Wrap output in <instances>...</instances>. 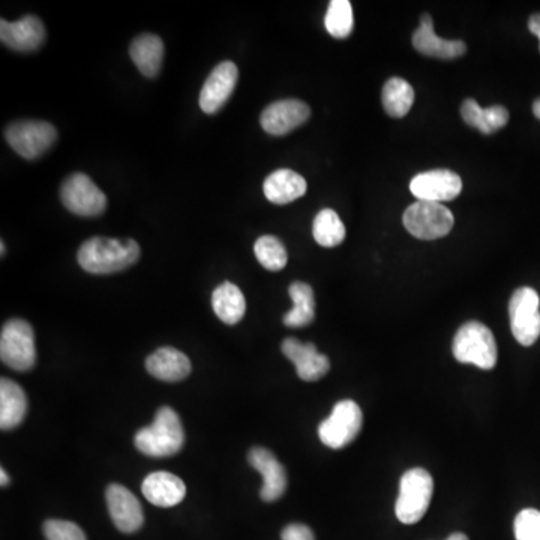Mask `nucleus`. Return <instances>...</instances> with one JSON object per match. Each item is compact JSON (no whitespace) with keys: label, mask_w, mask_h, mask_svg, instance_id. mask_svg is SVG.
<instances>
[{"label":"nucleus","mask_w":540,"mask_h":540,"mask_svg":"<svg viewBox=\"0 0 540 540\" xmlns=\"http://www.w3.org/2000/svg\"><path fill=\"white\" fill-rule=\"evenodd\" d=\"M312 234L318 245L324 248H335L344 242L345 225L335 210L323 209L315 216Z\"/></svg>","instance_id":"obj_28"},{"label":"nucleus","mask_w":540,"mask_h":540,"mask_svg":"<svg viewBox=\"0 0 540 540\" xmlns=\"http://www.w3.org/2000/svg\"><path fill=\"white\" fill-rule=\"evenodd\" d=\"M446 540H468V537L464 533H453Z\"/></svg>","instance_id":"obj_36"},{"label":"nucleus","mask_w":540,"mask_h":540,"mask_svg":"<svg viewBox=\"0 0 540 540\" xmlns=\"http://www.w3.org/2000/svg\"><path fill=\"white\" fill-rule=\"evenodd\" d=\"M63 206L78 216H98L107 207V197L84 173L66 177L60 189Z\"/></svg>","instance_id":"obj_10"},{"label":"nucleus","mask_w":540,"mask_h":540,"mask_svg":"<svg viewBox=\"0 0 540 540\" xmlns=\"http://www.w3.org/2000/svg\"><path fill=\"white\" fill-rule=\"evenodd\" d=\"M405 228L417 239L434 240L446 236L453 228L452 210L434 201H420L411 204L402 216Z\"/></svg>","instance_id":"obj_6"},{"label":"nucleus","mask_w":540,"mask_h":540,"mask_svg":"<svg viewBox=\"0 0 540 540\" xmlns=\"http://www.w3.org/2000/svg\"><path fill=\"white\" fill-rule=\"evenodd\" d=\"M146 369L152 377L173 383L185 380L191 374V362L182 351L173 347H162L147 357Z\"/></svg>","instance_id":"obj_20"},{"label":"nucleus","mask_w":540,"mask_h":540,"mask_svg":"<svg viewBox=\"0 0 540 540\" xmlns=\"http://www.w3.org/2000/svg\"><path fill=\"white\" fill-rule=\"evenodd\" d=\"M410 191L417 200L443 203L461 194L462 180L450 170L425 171L413 177Z\"/></svg>","instance_id":"obj_11"},{"label":"nucleus","mask_w":540,"mask_h":540,"mask_svg":"<svg viewBox=\"0 0 540 540\" xmlns=\"http://www.w3.org/2000/svg\"><path fill=\"white\" fill-rule=\"evenodd\" d=\"M461 116L468 125L479 129L483 134H492L509 122V111L501 105L482 108L474 99L462 102Z\"/></svg>","instance_id":"obj_25"},{"label":"nucleus","mask_w":540,"mask_h":540,"mask_svg":"<svg viewBox=\"0 0 540 540\" xmlns=\"http://www.w3.org/2000/svg\"><path fill=\"white\" fill-rule=\"evenodd\" d=\"M533 113H534V116L537 117V119H540V99H537V101H534Z\"/></svg>","instance_id":"obj_37"},{"label":"nucleus","mask_w":540,"mask_h":540,"mask_svg":"<svg viewBox=\"0 0 540 540\" xmlns=\"http://www.w3.org/2000/svg\"><path fill=\"white\" fill-rule=\"evenodd\" d=\"M140 258V246L132 239L92 237L78 249V264L93 275H110L128 269Z\"/></svg>","instance_id":"obj_1"},{"label":"nucleus","mask_w":540,"mask_h":540,"mask_svg":"<svg viewBox=\"0 0 540 540\" xmlns=\"http://www.w3.org/2000/svg\"><path fill=\"white\" fill-rule=\"evenodd\" d=\"M528 29H530V32L533 33V35H536L537 38H539L540 42V14L531 15L530 20H528Z\"/></svg>","instance_id":"obj_34"},{"label":"nucleus","mask_w":540,"mask_h":540,"mask_svg":"<svg viewBox=\"0 0 540 540\" xmlns=\"http://www.w3.org/2000/svg\"><path fill=\"white\" fill-rule=\"evenodd\" d=\"M434 492V480L423 468H411L402 474L395 504L396 518L402 524H416L425 516Z\"/></svg>","instance_id":"obj_4"},{"label":"nucleus","mask_w":540,"mask_h":540,"mask_svg":"<svg viewBox=\"0 0 540 540\" xmlns=\"http://www.w3.org/2000/svg\"><path fill=\"white\" fill-rule=\"evenodd\" d=\"M146 500L158 507H173L182 503L186 495V486L176 474L156 471L149 474L141 485Z\"/></svg>","instance_id":"obj_19"},{"label":"nucleus","mask_w":540,"mask_h":540,"mask_svg":"<svg viewBox=\"0 0 540 540\" xmlns=\"http://www.w3.org/2000/svg\"><path fill=\"white\" fill-rule=\"evenodd\" d=\"M324 26L333 38L345 39L350 36L354 27L351 3L348 0H332L324 17Z\"/></svg>","instance_id":"obj_30"},{"label":"nucleus","mask_w":540,"mask_h":540,"mask_svg":"<svg viewBox=\"0 0 540 540\" xmlns=\"http://www.w3.org/2000/svg\"><path fill=\"white\" fill-rule=\"evenodd\" d=\"M237 78H239V71L233 62L227 60L215 66L201 89L200 99H198L201 110L206 114H213L224 107L236 87Z\"/></svg>","instance_id":"obj_14"},{"label":"nucleus","mask_w":540,"mask_h":540,"mask_svg":"<svg viewBox=\"0 0 540 540\" xmlns=\"http://www.w3.org/2000/svg\"><path fill=\"white\" fill-rule=\"evenodd\" d=\"M293 308L284 315V324L288 327H305L315 318V297L311 285L305 282H293L288 288Z\"/></svg>","instance_id":"obj_26"},{"label":"nucleus","mask_w":540,"mask_h":540,"mask_svg":"<svg viewBox=\"0 0 540 540\" xmlns=\"http://www.w3.org/2000/svg\"><path fill=\"white\" fill-rule=\"evenodd\" d=\"M363 414L359 405L351 399L339 401L332 413L318 426V437L330 449L348 446L362 429Z\"/></svg>","instance_id":"obj_7"},{"label":"nucleus","mask_w":540,"mask_h":540,"mask_svg":"<svg viewBox=\"0 0 540 540\" xmlns=\"http://www.w3.org/2000/svg\"><path fill=\"white\" fill-rule=\"evenodd\" d=\"M381 101L390 117H404L413 107L414 89L404 78H390L384 84Z\"/></svg>","instance_id":"obj_27"},{"label":"nucleus","mask_w":540,"mask_h":540,"mask_svg":"<svg viewBox=\"0 0 540 540\" xmlns=\"http://www.w3.org/2000/svg\"><path fill=\"white\" fill-rule=\"evenodd\" d=\"M311 116L308 105L299 99L272 102L261 113V126L270 135H285L294 131Z\"/></svg>","instance_id":"obj_12"},{"label":"nucleus","mask_w":540,"mask_h":540,"mask_svg":"<svg viewBox=\"0 0 540 540\" xmlns=\"http://www.w3.org/2000/svg\"><path fill=\"white\" fill-rule=\"evenodd\" d=\"M213 311L225 324H237L246 312V300L240 288L231 282H222L212 294Z\"/></svg>","instance_id":"obj_24"},{"label":"nucleus","mask_w":540,"mask_h":540,"mask_svg":"<svg viewBox=\"0 0 540 540\" xmlns=\"http://www.w3.org/2000/svg\"><path fill=\"white\" fill-rule=\"evenodd\" d=\"M9 146L24 159H38L56 143L57 131L42 120H18L5 129Z\"/></svg>","instance_id":"obj_9"},{"label":"nucleus","mask_w":540,"mask_h":540,"mask_svg":"<svg viewBox=\"0 0 540 540\" xmlns=\"http://www.w3.org/2000/svg\"><path fill=\"white\" fill-rule=\"evenodd\" d=\"M248 461L263 476L260 497L266 503H273L285 494L287 474L281 462L269 449L252 447L248 453Z\"/></svg>","instance_id":"obj_15"},{"label":"nucleus","mask_w":540,"mask_h":540,"mask_svg":"<svg viewBox=\"0 0 540 540\" xmlns=\"http://www.w3.org/2000/svg\"><path fill=\"white\" fill-rule=\"evenodd\" d=\"M0 483H2L3 488L9 483V476L3 468L0 470Z\"/></svg>","instance_id":"obj_35"},{"label":"nucleus","mask_w":540,"mask_h":540,"mask_svg":"<svg viewBox=\"0 0 540 540\" xmlns=\"http://www.w3.org/2000/svg\"><path fill=\"white\" fill-rule=\"evenodd\" d=\"M282 540H315L314 533L308 525L290 524L282 530Z\"/></svg>","instance_id":"obj_33"},{"label":"nucleus","mask_w":540,"mask_h":540,"mask_svg":"<svg viewBox=\"0 0 540 540\" xmlns=\"http://www.w3.org/2000/svg\"><path fill=\"white\" fill-rule=\"evenodd\" d=\"M453 356L458 362L470 363L480 369H492L497 363V342L485 324L468 321L456 332Z\"/></svg>","instance_id":"obj_3"},{"label":"nucleus","mask_w":540,"mask_h":540,"mask_svg":"<svg viewBox=\"0 0 540 540\" xmlns=\"http://www.w3.org/2000/svg\"><path fill=\"white\" fill-rule=\"evenodd\" d=\"M254 252L261 266L270 272H278L287 266V249H285L284 243L272 234L258 237L254 245Z\"/></svg>","instance_id":"obj_29"},{"label":"nucleus","mask_w":540,"mask_h":540,"mask_svg":"<svg viewBox=\"0 0 540 540\" xmlns=\"http://www.w3.org/2000/svg\"><path fill=\"white\" fill-rule=\"evenodd\" d=\"M282 353L296 366L297 375L303 381H317L329 372L330 362L327 356L318 353L312 342H300L296 338H287L281 344Z\"/></svg>","instance_id":"obj_16"},{"label":"nucleus","mask_w":540,"mask_h":540,"mask_svg":"<svg viewBox=\"0 0 540 540\" xmlns=\"http://www.w3.org/2000/svg\"><path fill=\"white\" fill-rule=\"evenodd\" d=\"M27 414V396L24 390L9 378L0 381V428H17Z\"/></svg>","instance_id":"obj_23"},{"label":"nucleus","mask_w":540,"mask_h":540,"mask_svg":"<svg viewBox=\"0 0 540 540\" xmlns=\"http://www.w3.org/2000/svg\"><path fill=\"white\" fill-rule=\"evenodd\" d=\"M185 444V431L179 414L170 407H161L152 425L140 429L135 434V447L141 453L153 458L173 456Z\"/></svg>","instance_id":"obj_2"},{"label":"nucleus","mask_w":540,"mask_h":540,"mask_svg":"<svg viewBox=\"0 0 540 540\" xmlns=\"http://www.w3.org/2000/svg\"><path fill=\"white\" fill-rule=\"evenodd\" d=\"M413 47L419 53L425 54V56L444 60L461 57L465 53V50H467L464 42L458 41V39L456 41H449V39H443L435 35L432 18L426 14L422 15L419 27L414 30Z\"/></svg>","instance_id":"obj_18"},{"label":"nucleus","mask_w":540,"mask_h":540,"mask_svg":"<svg viewBox=\"0 0 540 540\" xmlns=\"http://www.w3.org/2000/svg\"><path fill=\"white\" fill-rule=\"evenodd\" d=\"M5 243L0 242V252H2V257L5 255Z\"/></svg>","instance_id":"obj_38"},{"label":"nucleus","mask_w":540,"mask_h":540,"mask_svg":"<svg viewBox=\"0 0 540 540\" xmlns=\"http://www.w3.org/2000/svg\"><path fill=\"white\" fill-rule=\"evenodd\" d=\"M308 185L293 170H276L264 180L263 191L267 200L275 204H287L305 195Z\"/></svg>","instance_id":"obj_22"},{"label":"nucleus","mask_w":540,"mask_h":540,"mask_svg":"<svg viewBox=\"0 0 540 540\" xmlns=\"http://www.w3.org/2000/svg\"><path fill=\"white\" fill-rule=\"evenodd\" d=\"M44 536L47 540H87L86 534L77 524L62 519L45 521Z\"/></svg>","instance_id":"obj_32"},{"label":"nucleus","mask_w":540,"mask_h":540,"mask_svg":"<svg viewBox=\"0 0 540 540\" xmlns=\"http://www.w3.org/2000/svg\"><path fill=\"white\" fill-rule=\"evenodd\" d=\"M0 39L11 50L29 53L38 50L45 41V27L35 15L17 21H0Z\"/></svg>","instance_id":"obj_17"},{"label":"nucleus","mask_w":540,"mask_h":540,"mask_svg":"<svg viewBox=\"0 0 540 540\" xmlns=\"http://www.w3.org/2000/svg\"><path fill=\"white\" fill-rule=\"evenodd\" d=\"M516 540H540V510L524 509L513 524Z\"/></svg>","instance_id":"obj_31"},{"label":"nucleus","mask_w":540,"mask_h":540,"mask_svg":"<svg viewBox=\"0 0 540 540\" xmlns=\"http://www.w3.org/2000/svg\"><path fill=\"white\" fill-rule=\"evenodd\" d=\"M0 359L15 371H30L36 362L35 333L21 318L6 321L0 333Z\"/></svg>","instance_id":"obj_5"},{"label":"nucleus","mask_w":540,"mask_h":540,"mask_svg":"<svg viewBox=\"0 0 540 540\" xmlns=\"http://www.w3.org/2000/svg\"><path fill=\"white\" fill-rule=\"evenodd\" d=\"M111 521L122 533H135L143 525L144 516L140 501L125 486L111 483L105 491Z\"/></svg>","instance_id":"obj_13"},{"label":"nucleus","mask_w":540,"mask_h":540,"mask_svg":"<svg viewBox=\"0 0 540 540\" xmlns=\"http://www.w3.org/2000/svg\"><path fill=\"white\" fill-rule=\"evenodd\" d=\"M129 56L144 77L155 78L164 60V42L153 33H143L132 41Z\"/></svg>","instance_id":"obj_21"},{"label":"nucleus","mask_w":540,"mask_h":540,"mask_svg":"<svg viewBox=\"0 0 540 540\" xmlns=\"http://www.w3.org/2000/svg\"><path fill=\"white\" fill-rule=\"evenodd\" d=\"M510 329L519 344L530 347L540 336V297L531 287L518 288L509 302Z\"/></svg>","instance_id":"obj_8"}]
</instances>
